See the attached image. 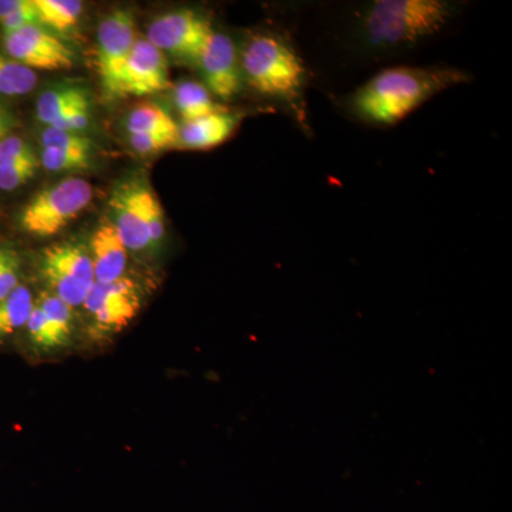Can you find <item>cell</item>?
Here are the masks:
<instances>
[{
  "label": "cell",
  "mask_w": 512,
  "mask_h": 512,
  "mask_svg": "<svg viewBox=\"0 0 512 512\" xmlns=\"http://www.w3.org/2000/svg\"><path fill=\"white\" fill-rule=\"evenodd\" d=\"M471 82L470 73L448 66L387 67L346 97V110L369 126L390 127L434 96Z\"/></svg>",
  "instance_id": "obj_1"
},
{
  "label": "cell",
  "mask_w": 512,
  "mask_h": 512,
  "mask_svg": "<svg viewBox=\"0 0 512 512\" xmlns=\"http://www.w3.org/2000/svg\"><path fill=\"white\" fill-rule=\"evenodd\" d=\"M460 3L450 0H373L357 15L355 42L363 52L392 56L439 35L456 18Z\"/></svg>",
  "instance_id": "obj_2"
},
{
  "label": "cell",
  "mask_w": 512,
  "mask_h": 512,
  "mask_svg": "<svg viewBox=\"0 0 512 512\" xmlns=\"http://www.w3.org/2000/svg\"><path fill=\"white\" fill-rule=\"evenodd\" d=\"M239 62L242 80L254 92L281 101L305 124L308 73L288 37L274 32L256 33L239 50Z\"/></svg>",
  "instance_id": "obj_3"
},
{
  "label": "cell",
  "mask_w": 512,
  "mask_h": 512,
  "mask_svg": "<svg viewBox=\"0 0 512 512\" xmlns=\"http://www.w3.org/2000/svg\"><path fill=\"white\" fill-rule=\"evenodd\" d=\"M92 200V184L82 178H67L40 191L25 205L20 227L33 237H53L82 215Z\"/></svg>",
  "instance_id": "obj_4"
},
{
  "label": "cell",
  "mask_w": 512,
  "mask_h": 512,
  "mask_svg": "<svg viewBox=\"0 0 512 512\" xmlns=\"http://www.w3.org/2000/svg\"><path fill=\"white\" fill-rule=\"evenodd\" d=\"M40 269L43 278L55 292L53 295L70 308L83 305L96 284L92 256L82 245L72 242L47 248L43 252Z\"/></svg>",
  "instance_id": "obj_5"
},
{
  "label": "cell",
  "mask_w": 512,
  "mask_h": 512,
  "mask_svg": "<svg viewBox=\"0 0 512 512\" xmlns=\"http://www.w3.org/2000/svg\"><path fill=\"white\" fill-rule=\"evenodd\" d=\"M133 13L117 9L101 20L97 32V72L101 89L110 99H119L124 69L136 43Z\"/></svg>",
  "instance_id": "obj_6"
},
{
  "label": "cell",
  "mask_w": 512,
  "mask_h": 512,
  "mask_svg": "<svg viewBox=\"0 0 512 512\" xmlns=\"http://www.w3.org/2000/svg\"><path fill=\"white\" fill-rule=\"evenodd\" d=\"M212 33L214 28L207 16L194 9H178L154 20L146 39L164 55L197 63Z\"/></svg>",
  "instance_id": "obj_7"
},
{
  "label": "cell",
  "mask_w": 512,
  "mask_h": 512,
  "mask_svg": "<svg viewBox=\"0 0 512 512\" xmlns=\"http://www.w3.org/2000/svg\"><path fill=\"white\" fill-rule=\"evenodd\" d=\"M6 55L33 70H66L76 63V55L55 33L42 26H28L3 35Z\"/></svg>",
  "instance_id": "obj_8"
},
{
  "label": "cell",
  "mask_w": 512,
  "mask_h": 512,
  "mask_svg": "<svg viewBox=\"0 0 512 512\" xmlns=\"http://www.w3.org/2000/svg\"><path fill=\"white\" fill-rule=\"evenodd\" d=\"M202 84L212 96L228 101L241 92L242 72L239 49L234 40L225 33L214 30L197 60Z\"/></svg>",
  "instance_id": "obj_9"
},
{
  "label": "cell",
  "mask_w": 512,
  "mask_h": 512,
  "mask_svg": "<svg viewBox=\"0 0 512 512\" xmlns=\"http://www.w3.org/2000/svg\"><path fill=\"white\" fill-rule=\"evenodd\" d=\"M104 332H119L126 328L140 311V291L131 279L121 278L111 284L93 285L83 303Z\"/></svg>",
  "instance_id": "obj_10"
},
{
  "label": "cell",
  "mask_w": 512,
  "mask_h": 512,
  "mask_svg": "<svg viewBox=\"0 0 512 512\" xmlns=\"http://www.w3.org/2000/svg\"><path fill=\"white\" fill-rule=\"evenodd\" d=\"M170 87V72L163 52L146 37H137L120 84V97L151 96Z\"/></svg>",
  "instance_id": "obj_11"
},
{
  "label": "cell",
  "mask_w": 512,
  "mask_h": 512,
  "mask_svg": "<svg viewBox=\"0 0 512 512\" xmlns=\"http://www.w3.org/2000/svg\"><path fill=\"white\" fill-rule=\"evenodd\" d=\"M140 180L116 187L109 201V220L119 232L127 251L141 252L151 247L150 235L140 201Z\"/></svg>",
  "instance_id": "obj_12"
},
{
  "label": "cell",
  "mask_w": 512,
  "mask_h": 512,
  "mask_svg": "<svg viewBox=\"0 0 512 512\" xmlns=\"http://www.w3.org/2000/svg\"><path fill=\"white\" fill-rule=\"evenodd\" d=\"M244 114L227 109L208 114L194 121H187L178 130L177 146L185 150H211L232 137Z\"/></svg>",
  "instance_id": "obj_13"
},
{
  "label": "cell",
  "mask_w": 512,
  "mask_h": 512,
  "mask_svg": "<svg viewBox=\"0 0 512 512\" xmlns=\"http://www.w3.org/2000/svg\"><path fill=\"white\" fill-rule=\"evenodd\" d=\"M92 262L94 278L99 284H111L124 278L127 265V248L121 241L119 232L106 218L96 231L92 242Z\"/></svg>",
  "instance_id": "obj_14"
},
{
  "label": "cell",
  "mask_w": 512,
  "mask_h": 512,
  "mask_svg": "<svg viewBox=\"0 0 512 512\" xmlns=\"http://www.w3.org/2000/svg\"><path fill=\"white\" fill-rule=\"evenodd\" d=\"M90 94L87 89L79 84H67L57 86L55 89H47L40 94L36 104V116L40 123L46 127H52L60 117H63L77 104L89 101Z\"/></svg>",
  "instance_id": "obj_15"
},
{
  "label": "cell",
  "mask_w": 512,
  "mask_h": 512,
  "mask_svg": "<svg viewBox=\"0 0 512 512\" xmlns=\"http://www.w3.org/2000/svg\"><path fill=\"white\" fill-rule=\"evenodd\" d=\"M174 104L184 123L224 110L200 82L183 80L174 87Z\"/></svg>",
  "instance_id": "obj_16"
},
{
  "label": "cell",
  "mask_w": 512,
  "mask_h": 512,
  "mask_svg": "<svg viewBox=\"0 0 512 512\" xmlns=\"http://www.w3.org/2000/svg\"><path fill=\"white\" fill-rule=\"evenodd\" d=\"M39 25L55 32L72 30L79 22L83 3L79 0H33Z\"/></svg>",
  "instance_id": "obj_17"
},
{
  "label": "cell",
  "mask_w": 512,
  "mask_h": 512,
  "mask_svg": "<svg viewBox=\"0 0 512 512\" xmlns=\"http://www.w3.org/2000/svg\"><path fill=\"white\" fill-rule=\"evenodd\" d=\"M128 134H174L178 136L180 126L171 114L154 103L141 104L127 117Z\"/></svg>",
  "instance_id": "obj_18"
},
{
  "label": "cell",
  "mask_w": 512,
  "mask_h": 512,
  "mask_svg": "<svg viewBox=\"0 0 512 512\" xmlns=\"http://www.w3.org/2000/svg\"><path fill=\"white\" fill-rule=\"evenodd\" d=\"M32 293L26 286L19 285L0 301V338L13 335L28 323L33 311Z\"/></svg>",
  "instance_id": "obj_19"
},
{
  "label": "cell",
  "mask_w": 512,
  "mask_h": 512,
  "mask_svg": "<svg viewBox=\"0 0 512 512\" xmlns=\"http://www.w3.org/2000/svg\"><path fill=\"white\" fill-rule=\"evenodd\" d=\"M36 84L37 76L33 70L0 52V99L25 96L33 92Z\"/></svg>",
  "instance_id": "obj_20"
},
{
  "label": "cell",
  "mask_w": 512,
  "mask_h": 512,
  "mask_svg": "<svg viewBox=\"0 0 512 512\" xmlns=\"http://www.w3.org/2000/svg\"><path fill=\"white\" fill-rule=\"evenodd\" d=\"M37 305L45 313L57 349L69 345L70 336H72V308L53 293H43Z\"/></svg>",
  "instance_id": "obj_21"
},
{
  "label": "cell",
  "mask_w": 512,
  "mask_h": 512,
  "mask_svg": "<svg viewBox=\"0 0 512 512\" xmlns=\"http://www.w3.org/2000/svg\"><path fill=\"white\" fill-rule=\"evenodd\" d=\"M140 201L143 207L144 220L150 235L151 247H157L165 234L164 212L157 195L151 190L150 185L141 181Z\"/></svg>",
  "instance_id": "obj_22"
},
{
  "label": "cell",
  "mask_w": 512,
  "mask_h": 512,
  "mask_svg": "<svg viewBox=\"0 0 512 512\" xmlns=\"http://www.w3.org/2000/svg\"><path fill=\"white\" fill-rule=\"evenodd\" d=\"M92 158L93 154L89 153L43 148L40 163L52 173H66V171L86 170L92 165Z\"/></svg>",
  "instance_id": "obj_23"
},
{
  "label": "cell",
  "mask_w": 512,
  "mask_h": 512,
  "mask_svg": "<svg viewBox=\"0 0 512 512\" xmlns=\"http://www.w3.org/2000/svg\"><path fill=\"white\" fill-rule=\"evenodd\" d=\"M42 147L93 154V144L89 138L79 133H69V131L57 130L52 127H46L43 130Z\"/></svg>",
  "instance_id": "obj_24"
},
{
  "label": "cell",
  "mask_w": 512,
  "mask_h": 512,
  "mask_svg": "<svg viewBox=\"0 0 512 512\" xmlns=\"http://www.w3.org/2000/svg\"><path fill=\"white\" fill-rule=\"evenodd\" d=\"M40 161L36 156L18 161V163L0 167V190L15 191L28 184L35 177Z\"/></svg>",
  "instance_id": "obj_25"
},
{
  "label": "cell",
  "mask_w": 512,
  "mask_h": 512,
  "mask_svg": "<svg viewBox=\"0 0 512 512\" xmlns=\"http://www.w3.org/2000/svg\"><path fill=\"white\" fill-rule=\"evenodd\" d=\"M19 255L9 247H0V301L19 286Z\"/></svg>",
  "instance_id": "obj_26"
},
{
  "label": "cell",
  "mask_w": 512,
  "mask_h": 512,
  "mask_svg": "<svg viewBox=\"0 0 512 512\" xmlns=\"http://www.w3.org/2000/svg\"><path fill=\"white\" fill-rule=\"evenodd\" d=\"M26 326H28L30 340L37 349H57L52 329H50L45 313L39 305L33 306V311L30 313Z\"/></svg>",
  "instance_id": "obj_27"
},
{
  "label": "cell",
  "mask_w": 512,
  "mask_h": 512,
  "mask_svg": "<svg viewBox=\"0 0 512 512\" xmlns=\"http://www.w3.org/2000/svg\"><path fill=\"white\" fill-rule=\"evenodd\" d=\"M90 121H92V100L74 106L63 117H60L52 128L69 131V133H80L90 126Z\"/></svg>",
  "instance_id": "obj_28"
},
{
  "label": "cell",
  "mask_w": 512,
  "mask_h": 512,
  "mask_svg": "<svg viewBox=\"0 0 512 512\" xmlns=\"http://www.w3.org/2000/svg\"><path fill=\"white\" fill-rule=\"evenodd\" d=\"M130 144L137 153L154 154L177 146L178 136H174V134H130Z\"/></svg>",
  "instance_id": "obj_29"
},
{
  "label": "cell",
  "mask_w": 512,
  "mask_h": 512,
  "mask_svg": "<svg viewBox=\"0 0 512 512\" xmlns=\"http://www.w3.org/2000/svg\"><path fill=\"white\" fill-rule=\"evenodd\" d=\"M39 25V18H37L35 3L33 0H22L18 9L15 12L10 13L8 18L0 20V26H2L3 35L5 33L16 32L28 26ZM40 26V25H39Z\"/></svg>",
  "instance_id": "obj_30"
},
{
  "label": "cell",
  "mask_w": 512,
  "mask_h": 512,
  "mask_svg": "<svg viewBox=\"0 0 512 512\" xmlns=\"http://www.w3.org/2000/svg\"><path fill=\"white\" fill-rule=\"evenodd\" d=\"M36 156L28 141L18 136H8L0 141V167L18 163Z\"/></svg>",
  "instance_id": "obj_31"
},
{
  "label": "cell",
  "mask_w": 512,
  "mask_h": 512,
  "mask_svg": "<svg viewBox=\"0 0 512 512\" xmlns=\"http://www.w3.org/2000/svg\"><path fill=\"white\" fill-rule=\"evenodd\" d=\"M16 126V117L12 111L0 104V138L9 136L10 131Z\"/></svg>",
  "instance_id": "obj_32"
},
{
  "label": "cell",
  "mask_w": 512,
  "mask_h": 512,
  "mask_svg": "<svg viewBox=\"0 0 512 512\" xmlns=\"http://www.w3.org/2000/svg\"><path fill=\"white\" fill-rule=\"evenodd\" d=\"M2 140H3V138H0V141H2Z\"/></svg>",
  "instance_id": "obj_33"
}]
</instances>
